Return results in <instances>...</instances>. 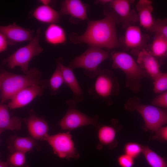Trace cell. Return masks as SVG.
Here are the masks:
<instances>
[{
	"instance_id": "cell-1",
	"label": "cell",
	"mask_w": 167,
	"mask_h": 167,
	"mask_svg": "<svg viewBox=\"0 0 167 167\" xmlns=\"http://www.w3.org/2000/svg\"><path fill=\"white\" fill-rule=\"evenodd\" d=\"M105 17L100 20L89 21L84 32L81 35L74 32L69 35L73 43H82L90 46L113 49L118 47L116 25L120 21L113 11L105 10Z\"/></svg>"
},
{
	"instance_id": "cell-2",
	"label": "cell",
	"mask_w": 167,
	"mask_h": 167,
	"mask_svg": "<svg viewBox=\"0 0 167 167\" xmlns=\"http://www.w3.org/2000/svg\"><path fill=\"white\" fill-rule=\"evenodd\" d=\"M41 71L34 67L24 75L13 73L1 67L0 72L1 103L10 100L21 90L34 84L47 85L49 80L42 79Z\"/></svg>"
},
{
	"instance_id": "cell-3",
	"label": "cell",
	"mask_w": 167,
	"mask_h": 167,
	"mask_svg": "<svg viewBox=\"0 0 167 167\" xmlns=\"http://www.w3.org/2000/svg\"><path fill=\"white\" fill-rule=\"evenodd\" d=\"M112 66L120 69L126 75V86L135 93L141 89V82L144 78L151 79L149 75L141 68L130 55L123 52H113L111 54Z\"/></svg>"
},
{
	"instance_id": "cell-4",
	"label": "cell",
	"mask_w": 167,
	"mask_h": 167,
	"mask_svg": "<svg viewBox=\"0 0 167 167\" xmlns=\"http://www.w3.org/2000/svg\"><path fill=\"white\" fill-rule=\"evenodd\" d=\"M124 107L126 110L138 112L143 119L146 128L152 132H155L167 124V110L143 104L137 97L129 99L124 104Z\"/></svg>"
},
{
	"instance_id": "cell-5",
	"label": "cell",
	"mask_w": 167,
	"mask_h": 167,
	"mask_svg": "<svg viewBox=\"0 0 167 167\" xmlns=\"http://www.w3.org/2000/svg\"><path fill=\"white\" fill-rule=\"evenodd\" d=\"M36 33L28 44L19 48L11 55L4 59L2 62V65L11 69L19 66L24 74H26L29 70V64L31 60L43 51L40 45L41 28L37 29Z\"/></svg>"
},
{
	"instance_id": "cell-6",
	"label": "cell",
	"mask_w": 167,
	"mask_h": 167,
	"mask_svg": "<svg viewBox=\"0 0 167 167\" xmlns=\"http://www.w3.org/2000/svg\"><path fill=\"white\" fill-rule=\"evenodd\" d=\"M108 57V53L102 49L89 46L84 53L74 58L68 66L73 70L76 68L84 69L86 76L94 78L101 70L98 67L100 64Z\"/></svg>"
},
{
	"instance_id": "cell-7",
	"label": "cell",
	"mask_w": 167,
	"mask_h": 167,
	"mask_svg": "<svg viewBox=\"0 0 167 167\" xmlns=\"http://www.w3.org/2000/svg\"><path fill=\"white\" fill-rule=\"evenodd\" d=\"M95 77L94 84L88 90L89 94L106 101L108 104H111L110 98L119 93V85L116 76L112 71L103 69L100 70Z\"/></svg>"
},
{
	"instance_id": "cell-8",
	"label": "cell",
	"mask_w": 167,
	"mask_h": 167,
	"mask_svg": "<svg viewBox=\"0 0 167 167\" xmlns=\"http://www.w3.org/2000/svg\"><path fill=\"white\" fill-rule=\"evenodd\" d=\"M66 103L68 109L59 123L62 130L69 131L88 125H93L96 127L100 124L98 115L89 117L77 109L75 100L69 99Z\"/></svg>"
},
{
	"instance_id": "cell-9",
	"label": "cell",
	"mask_w": 167,
	"mask_h": 167,
	"mask_svg": "<svg viewBox=\"0 0 167 167\" xmlns=\"http://www.w3.org/2000/svg\"><path fill=\"white\" fill-rule=\"evenodd\" d=\"M51 147L55 154L61 158L77 159L80 155L75 146L70 131L53 135H48L43 139Z\"/></svg>"
},
{
	"instance_id": "cell-10",
	"label": "cell",
	"mask_w": 167,
	"mask_h": 167,
	"mask_svg": "<svg viewBox=\"0 0 167 167\" xmlns=\"http://www.w3.org/2000/svg\"><path fill=\"white\" fill-rule=\"evenodd\" d=\"M48 86L34 84L16 93L7 104L9 109H15L24 107L36 97L41 96Z\"/></svg>"
},
{
	"instance_id": "cell-11",
	"label": "cell",
	"mask_w": 167,
	"mask_h": 167,
	"mask_svg": "<svg viewBox=\"0 0 167 167\" xmlns=\"http://www.w3.org/2000/svg\"><path fill=\"white\" fill-rule=\"evenodd\" d=\"M0 33L6 37L8 44L13 45L16 43L29 41L34 36V31L26 28L14 22L6 26H0Z\"/></svg>"
},
{
	"instance_id": "cell-12",
	"label": "cell",
	"mask_w": 167,
	"mask_h": 167,
	"mask_svg": "<svg viewBox=\"0 0 167 167\" xmlns=\"http://www.w3.org/2000/svg\"><path fill=\"white\" fill-rule=\"evenodd\" d=\"M131 2L128 0H112L109 4L126 29L139 20L138 15L131 9Z\"/></svg>"
},
{
	"instance_id": "cell-13",
	"label": "cell",
	"mask_w": 167,
	"mask_h": 167,
	"mask_svg": "<svg viewBox=\"0 0 167 167\" xmlns=\"http://www.w3.org/2000/svg\"><path fill=\"white\" fill-rule=\"evenodd\" d=\"M29 113V116L23 120L29 134L36 140H43L48 135L49 127L47 122L44 118L38 117L33 110H30Z\"/></svg>"
},
{
	"instance_id": "cell-14",
	"label": "cell",
	"mask_w": 167,
	"mask_h": 167,
	"mask_svg": "<svg viewBox=\"0 0 167 167\" xmlns=\"http://www.w3.org/2000/svg\"><path fill=\"white\" fill-rule=\"evenodd\" d=\"M136 62L144 70L153 81L156 79L162 72L160 70L161 63L158 60L144 48L137 55Z\"/></svg>"
},
{
	"instance_id": "cell-15",
	"label": "cell",
	"mask_w": 167,
	"mask_h": 167,
	"mask_svg": "<svg viewBox=\"0 0 167 167\" xmlns=\"http://www.w3.org/2000/svg\"><path fill=\"white\" fill-rule=\"evenodd\" d=\"M56 62L60 66L64 84L71 89L72 92V99L77 102L83 101L84 100L83 92L73 70L69 66H65L61 58L57 59Z\"/></svg>"
},
{
	"instance_id": "cell-16",
	"label": "cell",
	"mask_w": 167,
	"mask_h": 167,
	"mask_svg": "<svg viewBox=\"0 0 167 167\" xmlns=\"http://www.w3.org/2000/svg\"><path fill=\"white\" fill-rule=\"evenodd\" d=\"M144 41L143 35L139 27L133 25L126 28L123 38V45L127 49L131 50L133 54L137 55L142 50L140 48Z\"/></svg>"
},
{
	"instance_id": "cell-17",
	"label": "cell",
	"mask_w": 167,
	"mask_h": 167,
	"mask_svg": "<svg viewBox=\"0 0 167 167\" xmlns=\"http://www.w3.org/2000/svg\"><path fill=\"white\" fill-rule=\"evenodd\" d=\"M87 7L79 0H65L61 5L60 13L71 18L84 20L87 19Z\"/></svg>"
},
{
	"instance_id": "cell-18",
	"label": "cell",
	"mask_w": 167,
	"mask_h": 167,
	"mask_svg": "<svg viewBox=\"0 0 167 167\" xmlns=\"http://www.w3.org/2000/svg\"><path fill=\"white\" fill-rule=\"evenodd\" d=\"M6 143L10 153L19 152L26 153L33 150L37 145L36 139L31 137H22L15 135L10 136Z\"/></svg>"
},
{
	"instance_id": "cell-19",
	"label": "cell",
	"mask_w": 167,
	"mask_h": 167,
	"mask_svg": "<svg viewBox=\"0 0 167 167\" xmlns=\"http://www.w3.org/2000/svg\"><path fill=\"white\" fill-rule=\"evenodd\" d=\"M9 108L4 103L0 105V133L9 130L19 131L22 126V121L18 117H11Z\"/></svg>"
},
{
	"instance_id": "cell-20",
	"label": "cell",
	"mask_w": 167,
	"mask_h": 167,
	"mask_svg": "<svg viewBox=\"0 0 167 167\" xmlns=\"http://www.w3.org/2000/svg\"><path fill=\"white\" fill-rule=\"evenodd\" d=\"M136 9L138 12L140 25L149 31L155 21L152 15L153 10L152 1L149 0H139L137 3Z\"/></svg>"
},
{
	"instance_id": "cell-21",
	"label": "cell",
	"mask_w": 167,
	"mask_h": 167,
	"mask_svg": "<svg viewBox=\"0 0 167 167\" xmlns=\"http://www.w3.org/2000/svg\"><path fill=\"white\" fill-rule=\"evenodd\" d=\"M60 14L49 5H42L34 10L32 15L39 22L50 24L59 22Z\"/></svg>"
},
{
	"instance_id": "cell-22",
	"label": "cell",
	"mask_w": 167,
	"mask_h": 167,
	"mask_svg": "<svg viewBox=\"0 0 167 167\" xmlns=\"http://www.w3.org/2000/svg\"><path fill=\"white\" fill-rule=\"evenodd\" d=\"M99 143L97 148L101 149L103 146H107L111 148L113 144L116 145L115 138L116 131L111 125H102L100 123L96 127Z\"/></svg>"
},
{
	"instance_id": "cell-23",
	"label": "cell",
	"mask_w": 167,
	"mask_h": 167,
	"mask_svg": "<svg viewBox=\"0 0 167 167\" xmlns=\"http://www.w3.org/2000/svg\"><path fill=\"white\" fill-rule=\"evenodd\" d=\"M46 41L52 45H58L65 43L66 36L64 29L57 24H50L45 32Z\"/></svg>"
},
{
	"instance_id": "cell-24",
	"label": "cell",
	"mask_w": 167,
	"mask_h": 167,
	"mask_svg": "<svg viewBox=\"0 0 167 167\" xmlns=\"http://www.w3.org/2000/svg\"><path fill=\"white\" fill-rule=\"evenodd\" d=\"M148 51L158 60L159 59L161 64L163 63L164 59L167 57V38L161 34L155 33Z\"/></svg>"
},
{
	"instance_id": "cell-25",
	"label": "cell",
	"mask_w": 167,
	"mask_h": 167,
	"mask_svg": "<svg viewBox=\"0 0 167 167\" xmlns=\"http://www.w3.org/2000/svg\"><path fill=\"white\" fill-rule=\"evenodd\" d=\"M63 83L64 81L61 69L59 64L56 62V68L49 82L48 87L50 94L52 95L58 94L60 88Z\"/></svg>"
},
{
	"instance_id": "cell-26",
	"label": "cell",
	"mask_w": 167,
	"mask_h": 167,
	"mask_svg": "<svg viewBox=\"0 0 167 167\" xmlns=\"http://www.w3.org/2000/svg\"><path fill=\"white\" fill-rule=\"evenodd\" d=\"M142 153L151 167H167V163L165 159L150 149L148 146H143Z\"/></svg>"
},
{
	"instance_id": "cell-27",
	"label": "cell",
	"mask_w": 167,
	"mask_h": 167,
	"mask_svg": "<svg viewBox=\"0 0 167 167\" xmlns=\"http://www.w3.org/2000/svg\"><path fill=\"white\" fill-rule=\"evenodd\" d=\"M25 154L19 152L10 153L6 161L9 167H29Z\"/></svg>"
},
{
	"instance_id": "cell-28",
	"label": "cell",
	"mask_w": 167,
	"mask_h": 167,
	"mask_svg": "<svg viewBox=\"0 0 167 167\" xmlns=\"http://www.w3.org/2000/svg\"><path fill=\"white\" fill-rule=\"evenodd\" d=\"M143 146L139 143L128 142L124 146V150L125 153L135 159L138 157L142 153Z\"/></svg>"
},
{
	"instance_id": "cell-29",
	"label": "cell",
	"mask_w": 167,
	"mask_h": 167,
	"mask_svg": "<svg viewBox=\"0 0 167 167\" xmlns=\"http://www.w3.org/2000/svg\"><path fill=\"white\" fill-rule=\"evenodd\" d=\"M153 91L156 94L162 93L167 90V72L162 73L153 81Z\"/></svg>"
},
{
	"instance_id": "cell-30",
	"label": "cell",
	"mask_w": 167,
	"mask_h": 167,
	"mask_svg": "<svg viewBox=\"0 0 167 167\" xmlns=\"http://www.w3.org/2000/svg\"><path fill=\"white\" fill-rule=\"evenodd\" d=\"M149 31L155 33L161 34L167 38V18L155 20Z\"/></svg>"
},
{
	"instance_id": "cell-31",
	"label": "cell",
	"mask_w": 167,
	"mask_h": 167,
	"mask_svg": "<svg viewBox=\"0 0 167 167\" xmlns=\"http://www.w3.org/2000/svg\"><path fill=\"white\" fill-rule=\"evenodd\" d=\"M152 105L167 110V90L161 93L154 98L151 102Z\"/></svg>"
},
{
	"instance_id": "cell-32",
	"label": "cell",
	"mask_w": 167,
	"mask_h": 167,
	"mask_svg": "<svg viewBox=\"0 0 167 167\" xmlns=\"http://www.w3.org/2000/svg\"><path fill=\"white\" fill-rule=\"evenodd\" d=\"M117 162L120 167H133L135 163L134 158L125 153L118 157Z\"/></svg>"
},
{
	"instance_id": "cell-33",
	"label": "cell",
	"mask_w": 167,
	"mask_h": 167,
	"mask_svg": "<svg viewBox=\"0 0 167 167\" xmlns=\"http://www.w3.org/2000/svg\"><path fill=\"white\" fill-rule=\"evenodd\" d=\"M155 132V135L153 137V139L167 141V126L160 127Z\"/></svg>"
},
{
	"instance_id": "cell-34",
	"label": "cell",
	"mask_w": 167,
	"mask_h": 167,
	"mask_svg": "<svg viewBox=\"0 0 167 167\" xmlns=\"http://www.w3.org/2000/svg\"><path fill=\"white\" fill-rule=\"evenodd\" d=\"M9 45L7 38L2 33H0V52L2 53L6 51Z\"/></svg>"
},
{
	"instance_id": "cell-35",
	"label": "cell",
	"mask_w": 167,
	"mask_h": 167,
	"mask_svg": "<svg viewBox=\"0 0 167 167\" xmlns=\"http://www.w3.org/2000/svg\"><path fill=\"white\" fill-rule=\"evenodd\" d=\"M112 0H98L95 1L96 4L105 5L109 4Z\"/></svg>"
},
{
	"instance_id": "cell-36",
	"label": "cell",
	"mask_w": 167,
	"mask_h": 167,
	"mask_svg": "<svg viewBox=\"0 0 167 167\" xmlns=\"http://www.w3.org/2000/svg\"><path fill=\"white\" fill-rule=\"evenodd\" d=\"M41 3L42 5H49V4L51 2V1L50 0H39Z\"/></svg>"
},
{
	"instance_id": "cell-37",
	"label": "cell",
	"mask_w": 167,
	"mask_h": 167,
	"mask_svg": "<svg viewBox=\"0 0 167 167\" xmlns=\"http://www.w3.org/2000/svg\"><path fill=\"white\" fill-rule=\"evenodd\" d=\"M0 167H9L6 162L0 161Z\"/></svg>"
},
{
	"instance_id": "cell-38",
	"label": "cell",
	"mask_w": 167,
	"mask_h": 167,
	"mask_svg": "<svg viewBox=\"0 0 167 167\" xmlns=\"http://www.w3.org/2000/svg\"><path fill=\"white\" fill-rule=\"evenodd\" d=\"M166 57H167V55H166Z\"/></svg>"
}]
</instances>
